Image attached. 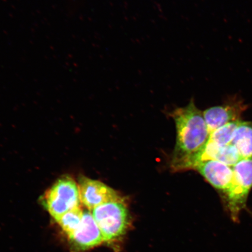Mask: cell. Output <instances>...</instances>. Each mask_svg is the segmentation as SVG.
I'll return each instance as SVG.
<instances>
[{
	"label": "cell",
	"instance_id": "obj_1",
	"mask_svg": "<svg viewBox=\"0 0 252 252\" xmlns=\"http://www.w3.org/2000/svg\"><path fill=\"white\" fill-rule=\"evenodd\" d=\"M172 117L177 130L172 168L176 171L194 169L210 136L203 113L192 99L187 106L176 109Z\"/></svg>",
	"mask_w": 252,
	"mask_h": 252
},
{
	"label": "cell",
	"instance_id": "obj_2",
	"mask_svg": "<svg viewBox=\"0 0 252 252\" xmlns=\"http://www.w3.org/2000/svg\"><path fill=\"white\" fill-rule=\"evenodd\" d=\"M232 168L234 179L231 187L222 197L230 219L238 223L242 212L247 208L252 188V159H241Z\"/></svg>",
	"mask_w": 252,
	"mask_h": 252
},
{
	"label": "cell",
	"instance_id": "obj_3",
	"mask_svg": "<svg viewBox=\"0 0 252 252\" xmlns=\"http://www.w3.org/2000/svg\"><path fill=\"white\" fill-rule=\"evenodd\" d=\"M42 202L57 221L69 211L80 207V192L76 183L69 176L60 178L44 194Z\"/></svg>",
	"mask_w": 252,
	"mask_h": 252
},
{
	"label": "cell",
	"instance_id": "obj_4",
	"mask_svg": "<svg viewBox=\"0 0 252 252\" xmlns=\"http://www.w3.org/2000/svg\"><path fill=\"white\" fill-rule=\"evenodd\" d=\"M92 214L105 242L118 240L127 231L130 220L125 201H113L100 205L93 210Z\"/></svg>",
	"mask_w": 252,
	"mask_h": 252
},
{
	"label": "cell",
	"instance_id": "obj_5",
	"mask_svg": "<svg viewBox=\"0 0 252 252\" xmlns=\"http://www.w3.org/2000/svg\"><path fill=\"white\" fill-rule=\"evenodd\" d=\"M78 189L81 202L90 210L107 203L125 201L114 189L101 182L86 177L80 178Z\"/></svg>",
	"mask_w": 252,
	"mask_h": 252
},
{
	"label": "cell",
	"instance_id": "obj_6",
	"mask_svg": "<svg viewBox=\"0 0 252 252\" xmlns=\"http://www.w3.org/2000/svg\"><path fill=\"white\" fill-rule=\"evenodd\" d=\"M247 106L237 96L228 97L222 105L212 107L203 113L210 133L229 123L241 121Z\"/></svg>",
	"mask_w": 252,
	"mask_h": 252
},
{
	"label": "cell",
	"instance_id": "obj_7",
	"mask_svg": "<svg viewBox=\"0 0 252 252\" xmlns=\"http://www.w3.org/2000/svg\"><path fill=\"white\" fill-rule=\"evenodd\" d=\"M194 169L214 188L225 194L231 187L234 179L232 167L215 160L197 163Z\"/></svg>",
	"mask_w": 252,
	"mask_h": 252
},
{
	"label": "cell",
	"instance_id": "obj_8",
	"mask_svg": "<svg viewBox=\"0 0 252 252\" xmlns=\"http://www.w3.org/2000/svg\"><path fill=\"white\" fill-rule=\"evenodd\" d=\"M82 250L97 247L105 242L101 231L92 213L85 212L80 226L70 239Z\"/></svg>",
	"mask_w": 252,
	"mask_h": 252
},
{
	"label": "cell",
	"instance_id": "obj_9",
	"mask_svg": "<svg viewBox=\"0 0 252 252\" xmlns=\"http://www.w3.org/2000/svg\"><path fill=\"white\" fill-rule=\"evenodd\" d=\"M241 159L234 145L230 144L227 146H220L209 141L200 154L197 163L206 160H215L233 167Z\"/></svg>",
	"mask_w": 252,
	"mask_h": 252
},
{
	"label": "cell",
	"instance_id": "obj_10",
	"mask_svg": "<svg viewBox=\"0 0 252 252\" xmlns=\"http://www.w3.org/2000/svg\"><path fill=\"white\" fill-rule=\"evenodd\" d=\"M231 144L242 159H252V121L239 122Z\"/></svg>",
	"mask_w": 252,
	"mask_h": 252
},
{
	"label": "cell",
	"instance_id": "obj_11",
	"mask_svg": "<svg viewBox=\"0 0 252 252\" xmlns=\"http://www.w3.org/2000/svg\"><path fill=\"white\" fill-rule=\"evenodd\" d=\"M83 214L80 207H78L69 211L57 220L69 239L72 237L80 226Z\"/></svg>",
	"mask_w": 252,
	"mask_h": 252
},
{
	"label": "cell",
	"instance_id": "obj_12",
	"mask_svg": "<svg viewBox=\"0 0 252 252\" xmlns=\"http://www.w3.org/2000/svg\"><path fill=\"white\" fill-rule=\"evenodd\" d=\"M240 122L229 123L217 129L210 134L209 141L220 146H227L231 144L236 129Z\"/></svg>",
	"mask_w": 252,
	"mask_h": 252
}]
</instances>
